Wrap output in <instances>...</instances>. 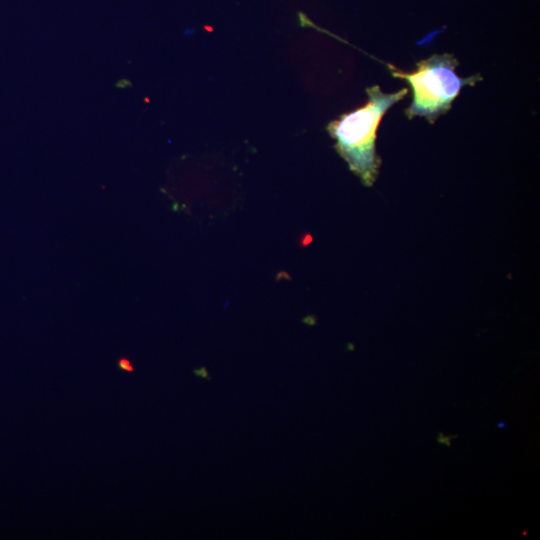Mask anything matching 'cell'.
<instances>
[{
  "instance_id": "obj_5",
  "label": "cell",
  "mask_w": 540,
  "mask_h": 540,
  "mask_svg": "<svg viewBox=\"0 0 540 540\" xmlns=\"http://www.w3.org/2000/svg\"><path fill=\"white\" fill-rule=\"evenodd\" d=\"M194 373H195L197 376H200V377H202V378H205V379L210 380V377H209L208 372H207V370L205 369V367H202V368L199 369V370H197V369L194 370Z\"/></svg>"
},
{
  "instance_id": "obj_3",
  "label": "cell",
  "mask_w": 540,
  "mask_h": 540,
  "mask_svg": "<svg viewBox=\"0 0 540 540\" xmlns=\"http://www.w3.org/2000/svg\"><path fill=\"white\" fill-rule=\"evenodd\" d=\"M116 366L119 370L126 372V373H133L134 372V366L131 363L130 359L126 356L119 357L116 360Z\"/></svg>"
},
{
  "instance_id": "obj_2",
  "label": "cell",
  "mask_w": 540,
  "mask_h": 540,
  "mask_svg": "<svg viewBox=\"0 0 540 540\" xmlns=\"http://www.w3.org/2000/svg\"><path fill=\"white\" fill-rule=\"evenodd\" d=\"M393 77L406 80L412 91L411 105L405 110L408 119L425 117L430 124L446 113L464 86H473L481 75L460 78L455 69L458 60L449 53L433 54L417 62L412 72L388 65Z\"/></svg>"
},
{
  "instance_id": "obj_1",
  "label": "cell",
  "mask_w": 540,
  "mask_h": 540,
  "mask_svg": "<svg viewBox=\"0 0 540 540\" xmlns=\"http://www.w3.org/2000/svg\"><path fill=\"white\" fill-rule=\"evenodd\" d=\"M367 102L328 124V132L335 140V148L350 170L366 186L377 179L380 158L376 152L377 129L388 109L403 99L408 89L394 93L383 92L378 85L366 89Z\"/></svg>"
},
{
  "instance_id": "obj_4",
  "label": "cell",
  "mask_w": 540,
  "mask_h": 540,
  "mask_svg": "<svg viewBox=\"0 0 540 540\" xmlns=\"http://www.w3.org/2000/svg\"><path fill=\"white\" fill-rule=\"evenodd\" d=\"M456 438H458L457 434L445 435L442 432H438L436 440L439 444L445 445L449 448L452 445L451 441Z\"/></svg>"
},
{
  "instance_id": "obj_6",
  "label": "cell",
  "mask_w": 540,
  "mask_h": 540,
  "mask_svg": "<svg viewBox=\"0 0 540 540\" xmlns=\"http://www.w3.org/2000/svg\"><path fill=\"white\" fill-rule=\"evenodd\" d=\"M497 426H498L499 428H503V427H505L506 425H505V423H503V422H499Z\"/></svg>"
}]
</instances>
